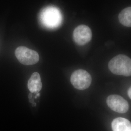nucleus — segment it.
I'll return each instance as SVG.
<instances>
[{"label":"nucleus","instance_id":"obj_4","mask_svg":"<svg viewBox=\"0 0 131 131\" xmlns=\"http://www.w3.org/2000/svg\"><path fill=\"white\" fill-rule=\"evenodd\" d=\"M91 77L89 73L84 70L74 71L71 74L70 82L76 89L84 90L88 89L91 83Z\"/></svg>","mask_w":131,"mask_h":131},{"label":"nucleus","instance_id":"obj_13","mask_svg":"<svg viewBox=\"0 0 131 131\" xmlns=\"http://www.w3.org/2000/svg\"><path fill=\"white\" fill-rule=\"evenodd\" d=\"M30 102L31 103H34V100H33V99H31L30 100Z\"/></svg>","mask_w":131,"mask_h":131},{"label":"nucleus","instance_id":"obj_8","mask_svg":"<svg viewBox=\"0 0 131 131\" xmlns=\"http://www.w3.org/2000/svg\"><path fill=\"white\" fill-rule=\"evenodd\" d=\"M111 126L113 131H131V122L122 117L114 119Z\"/></svg>","mask_w":131,"mask_h":131},{"label":"nucleus","instance_id":"obj_12","mask_svg":"<svg viewBox=\"0 0 131 131\" xmlns=\"http://www.w3.org/2000/svg\"><path fill=\"white\" fill-rule=\"evenodd\" d=\"M39 96H40V94H39V92L37 93H36V95L35 96V98H37L38 97H39Z\"/></svg>","mask_w":131,"mask_h":131},{"label":"nucleus","instance_id":"obj_10","mask_svg":"<svg viewBox=\"0 0 131 131\" xmlns=\"http://www.w3.org/2000/svg\"><path fill=\"white\" fill-rule=\"evenodd\" d=\"M128 94L130 98L131 99V87L128 91Z\"/></svg>","mask_w":131,"mask_h":131},{"label":"nucleus","instance_id":"obj_11","mask_svg":"<svg viewBox=\"0 0 131 131\" xmlns=\"http://www.w3.org/2000/svg\"><path fill=\"white\" fill-rule=\"evenodd\" d=\"M32 98H33V93L31 92V93L29 94V99L30 100V99H32Z\"/></svg>","mask_w":131,"mask_h":131},{"label":"nucleus","instance_id":"obj_1","mask_svg":"<svg viewBox=\"0 0 131 131\" xmlns=\"http://www.w3.org/2000/svg\"><path fill=\"white\" fill-rule=\"evenodd\" d=\"M40 20L42 25L49 29H54L60 25L62 15L57 8L48 6L42 10L40 14Z\"/></svg>","mask_w":131,"mask_h":131},{"label":"nucleus","instance_id":"obj_5","mask_svg":"<svg viewBox=\"0 0 131 131\" xmlns=\"http://www.w3.org/2000/svg\"><path fill=\"white\" fill-rule=\"evenodd\" d=\"M108 106L113 111L119 113H125L129 109V104L126 100L117 95L109 96L106 100Z\"/></svg>","mask_w":131,"mask_h":131},{"label":"nucleus","instance_id":"obj_6","mask_svg":"<svg viewBox=\"0 0 131 131\" xmlns=\"http://www.w3.org/2000/svg\"><path fill=\"white\" fill-rule=\"evenodd\" d=\"M92 33L90 29L86 25H81L75 28L73 32V39L76 43L84 45L90 41Z\"/></svg>","mask_w":131,"mask_h":131},{"label":"nucleus","instance_id":"obj_2","mask_svg":"<svg viewBox=\"0 0 131 131\" xmlns=\"http://www.w3.org/2000/svg\"><path fill=\"white\" fill-rule=\"evenodd\" d=\"M108 67L113 73L125 76H131V59L125 55H118L109 61Z\"/></svg>","mask_w":131,"mask_h":131},{"label":"nucleus","instance_id":"obj_14","mask_svg":"<svg viewBox=\"0 0 131 131\" xmlns=\"http://www.w3.org/2000/svg\"><path fill=\"white\" fill-rule=\"evenodd\" d=\"M36 103H33V106L35 107V106H36Z\"/></svg>","mask_w":131,"mask_h":131},{"label":"nucleus","instance_id":"obj_3","mask_svg":"<svg viewBox=\"0 0 131 131\" xmlns=\"http://www.w3.org/2000/svg\"><path fill=\"white\" fill-rule=\"evenodd\" d=\"M15 54L19 62L24 65H35L39 60L37 52L24 46L18 47L15 50Z\"/></svg>","mask_w":131,"mask_h":131},{"label":"nucleus","instance_id":"obj_9","mask_svg":"<svg viewBox=\"0 0 131 131\" xmlns=\"http://www.w3.org/2000/svg\"><path fill=\"white\" fill-rule=\"evenodd\" d=\"M120 23L127 27H131V7L122 10L118 16Z\"/></svg>","mask_w":131,"mask_h":131},{"label":"nucleus","instance_id":"obj_7","mask_svg":"<svg viewBox=\"0 0 131 131\" xmlns=\"http://www.w3.org/2000/svg\"><path fill=\"white\" fill-rule=\"evenodd\" d=\"M41 78L38 72H34L31 75L28 82V88L32 93H38L42 89Z\"/></svg>","mask_w":131,"mask_h":131}]
</instances>
